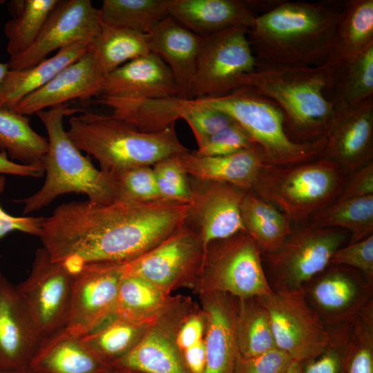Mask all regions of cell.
<instances>
[{
  "label": "cell",
  "instance_id": "cell-1",
  "mask_svg": "<svg viewBox=\"0 0 373 373\" xmlns=\"http://www.w3.org/2000/svg\"><path fill=\"white\" fill-rule=\"evenodd\" d=\"M189 209L164 200L71 201L44 218L39 238L51 260L75 274L86 264L135 260L182 227Z\"/></svg>",
  "mask_w": 373,
  "mask_h": 373
},
{
  "label": "cell",
  "instance_id": "cell-2",
  "mask_svg": "<svg viewBox=\"0 0 373 373\" xmlns=\"http://www.w3.org/2000/svg\"><path fill=\"white\" fill-rule=\"evenodd\" d=\"M343 1H280L259 14L248 37L257 63L318 66L331 59Z\"/></svg>",
  "mask_w": 373,
  "mask_h": 373
},
{
  "label": "cell",
  "instance_id": "cell-3",
  "mask_svg": "<svg viewBox=\"0 0 373 373\" xmlns=\"http://www.w3.org/2000/svg\"><path fill=\"white\" fill-rule=\"evenodd\" d=\"M329 72L327 64L287 66L257 63L253 71L238 79V84L280 108L286 132L294 142H312L326 137L334 113L325 95Z\"/></svg>",
  "mask_w": 373,
  "mask_h": 373
},
{
  "label": "cell",
  "instance_id": "cell-4",
  "mask_svg": "<svg viewBox=\"0 0 373 373\" xmlns=\"http://www.w3.org/2000/svg\"><path fill=\"white\" fill-rule=\"evenodd\" d=\"M74 144L109 172L153 166L189 152L180 141L173 123L157 132L141 131L113 116L82 110L68 120Z\"/></svg>",
  "mask_w": 373,
  "mask_h": 373
},
{
  "label": "cell",
  "instance_id": "cell-5",
  "mask_svg": "<svg viewBox=\"0 0 373 373\" xmlns=\"http://www.w3.org/2000/svg\"><path fill=\"white\" fill-rule=\"evenodd\" d=\"M81 111L64 104L36 113L48 134V148L43 162L46 178L41 188L32 195L15 200L24 204V214L38 211L57 197L71 193L85 194L93 202H113L106 174L94 166L90 156L82 153L64 129V117Z\"/></svg>",
  "mask_w": 373,
  "mask_h": 373
},
{
  "label": "cell",
  "instance_id": "cell-6",
  "mask_svg": "<svg viewBox=\"0 0 373 373\" xmlns=\"http://www.w3.org/2000/svg\"><path fill=\"white\" fill-rule=\"evenodd\" d=\"M348 174L325 157L289 166L265 163L251 191L290 222H304L336 200L350 178Z\"/></svg>",
  "mask_w": 373,
  "mask_h": 373
},
{
  "label": "cell",
  "instance_id": "cell-7",
  "mask_svg": "<svg viewBox=\"0 0 373 373\" xmlns=\"http://www.w3.org/2000/svg\"><path fill=\"white\" fill-rule=\"evenodd\" d=\"M200 104L220 111L245 130L262 150L265 164L289 166L321 157L326 137L298 143L287 135L285 116L272 101L247 87L218 97L191 98Z\"/></svg>",
  "mask_w": 373,
  "mask_h": 373
},
{
  "label": "cell",
  "instance_id": "cell-8",
  "mask_svg": "<svg viewBox=\"0 0 373 373\" xmlns=\"http://www.w3.org/2000/svg\"><path fill=\"white\" fill-rule=\"evenodd\" d=\"M197 278L202 294L222 293L247 299L273 291L261 252L246 231L209 244Z\"/></svg>",
  "mask_w": 373,
  "mask_h": 373
},
{
  "label": "cell",
  "instance_id": "cell-9",
  "mask_svg": "<svg viewBox=\"0 0 373 373\" xmlns=\"http://www.w3.org/2000/svg\"><path fill=\"white\" fill-rule=\"evenodd\" d=\"M348 240L349 232L340 228H318L307 224L292 229L277 250L262 254L271 289L289 292L302 289L328 266L334 253Z\"/></svg>",
  "mask_w": 373,
  "mask_h": 373
},
{
  "label": "cell",
  "instance_id": "cell-10",
  "mask_svg": "<svg viewBox=\"0 0 373 373\" xmlns=\"http://www.w3.org/2000/svg\"><path fill=\"white\" fill-rule=\"evenodd\" d=\"M248 31L236 26L202 37L190 98L222 96L240 88L238 79L257 65Z\"/></svg>",
  "mask_w": 373,
  "mask_h": 373
},
{
  "label": "cell",
  "instance_id": "cell-11",
  "mask_svg": "<svg viewBox=\"0 0 373 373\" xmlns=\"http://www.w3.org/2000/svg\"><path fill=\"white\" fill-rule=\"evenodd\" d=\"M268 313L276 347L294 361L319 354L329 341L327 327L307 303L302 289L256 298Z\"/></svg>",
  "mask_w": 373,
  "mask_h": 373
},
{
  "label": "cell",
  "instance_id": "cell-12",
  "mask_svg": "<svg viewBox=\"0 0 373 373\" xmlns=\"http://www.w3.org/2000/svg\"><path fill=\"white\" fill-rule=\"evenodd\" d=\"M327 327L351 323L373 301V278L354 268L329 263L302 287Z\"/></svg>",
  "mask_w": 373,
  "mask_h": 373
},
{
  "label": "cell",
  "instance_id": "cell-13",
  "mask_svg": "<svg viewBox=\"0 0 373 373\" xmlns=\"http://www.w3.org/2000/svg\"><path fill=\"white\" fill-rule=\"evenodd\" d=\"M73 283V274L62 264L45 248L37 249L28 277L17 287L43 338L65 327Z\"/></svg>",
  "mask_w": 373,
  "mask_h": 373
},
{
  "label": "cell",
  "instance_id": "cell-14",
  "mask_svg": "<svg viewBox=\"0 0 373 373\" xmlns=\"http://www.w3.org/2000/svg\"><path fill=\"white\" fill-rule=\"evenodd\" d=\"M204 248L185 222L154 248L125 264L124 276L141 278L165 294L197 278Z\"/></svg>",
  "mask_w": 373,
  "mask_h": 373
},
{
  "label": "cell",
  "instance_id": "cell-15",
  "mask_svg": "<svg viewBox=\"0 0 373 373\" xmlns=\"http://www.w3.org/2000/svg\"><path fill=\"white\" fill-rule=\"evenodd\" d=\"M101 25L99 9L90 0L59 1L33 44L24 52L10 57L9 69L31 68L54 50L73 44L89 46Z\"/></svg>",
  "mask_w": 373,
  "mask_h": 373
},
{
  "label": "cell",
  "instance_id": "cell-16",
  "mask_svg": "<svg viewBox=\"0 0 373 373\" xmlns=\"http://www.w3.org/2000/svg\"><path fill=\"white\" fill-rule=\"evenodd\" d=\"M125 264H86L73 274L70 307L65 325L83 336L115 315Z\"/></svg>",
  "mask_w": 373,
  "mask_h": 373
},
{
  "label": "cell",
  "instance_id": "cell-17",
  "mask_svg": "<svg viewBox=\"0 0 373 373\" xmlns=\"http://www.w3.org/2000/svg\"><path fill=\"white\" fill-rule=\"evenodd\" d=\"M189 181L192 200L185 223L200 238L204 249L213 241L246 231L240 204L247 191L222 182L191 177Z\"/></svg>",
  "mask_w": 373,
  "mask_h": 373
},
{
  "label": "cell",
  "instance_id": "cell-18",
  "mask_svg": "<svg viewBox=\"0 0 373 373\" xmlns=\"http://www.w3.org/2000/svg\"><path fill=\"white\" fill-rule=\"evenodd\" d=\"M42 339L17 286L0 273V372L30 370Z\"/></svg>",
  "mask_w": 373,
  "mask_h": 373
},
{
  "label": "cell",
  "instance_id": "cell-19",
  "mask_svg": "<svg viewBox=\"0 0 373 373\" xmlns=\"http://www.w3.org/2000/svg\"><path fill=\"white\" fill-rule=\"evenodd\" d=\"M321 157L354 173L373 158V96L351 108L334 109Z\"/></svg>",
  "mask_w": 373,
  "mask_h": 373
},
{
  "label": "cell",
  "instance_id": "cell-20",
  "mask_svg": "<svg viewBox=\"0 0 373 373\" xmlns=\"http://www.w3.org/2000/svg\"><path fill=\"white\" fill-rule=\"evenodd\" d=\"M169 66L153 52L126 62L106 75L99 97L149 99L178 96Z\"/></svg>",
  "mask_w": 373,
  "mask_h": 373
},
{
  "label": "cell",
  "instance_id": "cell-21",
  "mask_svg": "<svg viewBox=\"0 0 373 373\" xmlns=\"http://www.w3.org/2000/svg\"><path fill=\"white\" fill-rule=\"evenodd\" d=\"M103 78L88 48L78 59L65 67L43 87L21 99L12 109L27 115L64 104L71 99H88L99 94Z\"/></svg>",
  "mask_w": 373,
  "mask_h": 373
},
{
  "label": "cell",
  "instance_id": "cell-22",
  "mask_svg": "<svg viewBox=\"0 0 373 373\" xmlns=\"http://www.w3.org/2000/svg\"><path fill=\"white\" fill-rule=\"evenodd\" d=\"M148 35L151 52L161 58L173 73L179 89L178 97L190 98L202 37L170 15Z\"/></svg>",
  "mask_w": 373,
  "mask_h": 373
},
{
  "label": "cell",
  "instance_id": "cell-23",
  "mask_svg": "<svg viewBox=\"0 0 373 373\" xmlns=\"http://www.w3.org/2000/svg\"><path fill=\"white\" fill-rule=\"evenodd\" d=\"M203 295L206 319L204 373H231L238 357L235 329L238 302L227 294Z\"/></svg>",
  "mask_w": 373,
  "mask_h": 373
},
{
  "label": "cell",
  "instance_id": "cell-24",
  "mask_svg": "<svg viewBox=\"0 0 373 373\" xmlns=\"http://www.w3.org/2000/svg\"><path fill=\"white\" fill-rule=\"evenodd\" d=\"M169 15L204 37L236 26L250 28L258 15L249 1L169 0Z\"/></svg>",
  "mask_w": 373,
  "mask_h": 373
},
{
  "label": "cell",
  "instance_id": "cell-25",
  "mask_svg": "<svg viewBox=\"0 0 373 373\" xmlns=\"http://www.w3.org/2000/svg\"><path fill=\"white\" fill-rule=\"evenodd\" d=\"M178 158L189 177L225 182L245 191L251 190L265 163L262 150L258 144L225 155L199 156L188 152Z\"/></svg>",
  "mask_w": 373,
  "mask_h": 373
},
{
  "label": "cell",
  "instance_id": "cell-26",
  "mask_svg": "<svg viewBox=\"0 0 373 373\" xmlns=\"http://www.w3.org/2000/svg\"><path fill=\"white\" fill-rule=\"evenodd\" d=\"M110 367L86 347L82 336L63 327L43 338L29 370L31 373H105Z\"/></svg>",
  "mask_w": 373,
  "mask_h": 373
},
{
  "label": "cell",
  "instance_id": "cell-27",
  "mask_svg": "<svg viewBox=\"0 0 373 373\" xmlns=\"http://www.w3.org/2000/svg\"><path fill=\"white\" fill-rule=\"evenodd\" d=\"M327 64L325 95L334 109L354 107L373 96V45L347 61Z\"/></svg>",
  "mask_w": 373,
  "mask_h": 373
},
{
  "label": "cell",
  "instance_id": "cell-28",
  "mask_svg": "<svg viewBox=\"0 0 373 373\" xmlns=\"http://www.w3.org/2000/svg\"><path fill=\"white\" fill-rule=\"evenodd\" d=\"M88 45L73 44L61 48L50 58L21 70H8L0 88V108L12 109L21 99L41 88L65 67L78 59Z\"/></svg>",
  "mask_w": 373,
  "mask_h": 373
},
{
  "label": "cell",
  "instance_id": "cell-29",
  "mask_svg": "<svg viewBox=\"0 0 373 373\" xmlns=\"http://www.w3.org/2000/svg\"><path fill=\"white\" fill-rule=\"evenodd\" d=\"M373 45V0L343 1L334 53L327 64L347 61Z\"/></svg>",
  "mask_w": 373,
  "mask_h": 373
},
{
  "label": "cell",
  "instance_id": "cell-30",
  "mask_svg": "<svg viewBox=\"0 0 373 373\" xmlns=\"http://www.w3.org/2000/svg\"><path fill=\"white\" fill-rule=\"evenodd\" d=\"M175 345L166 332L155 323L137 344L112 365L140 373H186Z\"/></svg>",
  "mask_w": 373,
  "mask_h": 373
},
{
  "label": "cell",
  "instance_id": "cell-31",
  "mask_svg": "<svg viewBox=\"0 0 373 373\" xmlns=\"http://www.w3.org/2000/svg\"><path fill=\"white\" fill-rule=\"evenodd\" d=\"M88 48L104 77L126 62L151 52L149 35L103 23Z\"/></svg>",
  "mask_w": 373,
  "mask_h": 373
},
{
  "label": "cell",
  "instance_id": "cell-32",
  "mask_svg": "<svg viewBox=\"0 0 373 373\" xmlns=\"http://www.w3.org/2000/svg\"><path fill=\"white\" fill-rule=\"evenodd\" d=\"M246 232L256 242L261 254L277 250L292 231L291 222L276 207L247 191L240 204Z\"/></svg>",
  "mask_w": 373,
  "mask_h": 373
},
{
  "label": "cell",
  "instance_id": "cell-33",
  "mask_svg": "<svg viewBox=\"0 0 373 373\" xmlns=\"http://www.w3.org/2000/svg\"><path fill=\"white\" fill-rule=\"evenodd\" d=\"M48 148V140L33 130L26 115L0 108V152L22 164L44 165Z\"/></svg>",
  "mask_w": 373,
  "mask_h": 373
},
{
  "label": "cell",
  "instance_id": "cell-34",
  "mask_svg": "<svg viewBox=\"0 0 373 373\" xmlns=\"http://www.w3.org/2000/svg\"><path fill=\"white\" fill-rule=\"evenodd\" d=\"M154 323H134L113 316L82 339L98 359L111 366L126 355Z\"/></svg>",
  "mask_w": 373,
  "mask_h": 373
},
{
  "label": "cell",
  "instance_id": "cell-35",
  "mask_svg": "<svg viewBox=\"0 0 373 373\" xmlns=\"http://www.w3.org/2000/svg\"><path fill=\"white\" fill-rule=\"evenodd\" d=\"M59 0H17L9 3L13 18L4 26L10 57L26 51L35 42Z\"/></svg>",
  "mask_w": 373,
  "mask_h": 373
},
{
  "label": "cell",
  "instance_id": "cell-36",
  "mask_svg": "<svg viewBox=\"0 0 373 373\" xmlns=\"http://www.w3.org/2000/svg\"><path fill=\"white\" fill-rule=\"evenodd\" d=\"M309 219L308 224L314 227L348 231V243L359 241L373 234V195L336 200Z\"/></svg>",
  "mask_w": 373,
  "mask_h": 373
},
{
  "label": "cell",
  "instance_id": "cell-37",
  "mask_svg": "<svg viewBox=\"0 0 373 373\" xmlns=\"http://www.w3.org/2000/svg\"><path fill=\"white\" fill-rule=\"evenodd\" d=\"M235 329L238 354L242 358L276 347L267 311L256 298L238 299Z\"/></svg>",
  "mask_w": 373,
  "mask_h": 373
},
{
  "label": "cell",
  "instance_id": "cell-38",
  "mask_svg": "<svg viewBox=\"0 0 373 373\" xmlns=\"http://www.w3.org/2000/svg\"><path fill=\"white\" fill-rule=\"evenodd\" d=\"M166 296L149 282L124 276L119 287L115 316L140 323H154L164 309Z\"/></svg>",
  "mask_w": 373,
  "mask_h": 373
},
{
  "label": "cell",
  "instance_id": "cell-39",
  "mask_svg": "<svg viewBox=\"0 0 373 373\" xmlns=\"http://www.w3.org/2000/svg\"><path fill=\"white\" fill-rule=\"evenodd\" d=\"M98 9L102 23L148 35L169 16V0H104Z\"/></svg>",
  "mask_w": 373,
  "mask_h": 373
},
{
  "label": "cell",
  "instance_id": "cell-40",
  "mask_svg": "<svg viewBox=\"0 0 373 373\" xmlns=\"http://www.w3.org/2000/svg\"><path fill=\"white\" fill-rule=\"evenodd\" d=\"M105 173L111 191L113 202H148L162 200L157 191L152 166H140Z\"/></svg>",
  "mask_w": 373,
  "mask_h": 373
},
{
  "label": "cell",
  "instance_id": "cell-41",
  "mask_svg": "<svg viewBox=\"0 0 373 373\" xmlns=\"http://www.w3.org/2000/svg\"><path fill=\"white\" fill-rule=\"evenodd\" d=\"M329 341L315 357L302 362L301 373H343L350 338L352 323L327 327Z\"/></svg>",
  "mask_w": 373,
  "mask_h": 373
},
{
  "label": "cell",
  "instance_id": "cell-42",
  "mask_svg": "<svg viewBox=\"0 0 373 373\" xmlns=\"http://www.w3.org/2000/svg\"><path fill=\"white\" fill-rule=\"evenodd\" d=\"M178 157L166 158L153 165L155 183L162 200L190 204L192 192L189 176Z\"/></svg>",
  "mask_w": 373,
  "mask_h": 373
},
{
  "label": "cell",
  "instance_id": "cell-43",
  "mask_svg": "<svg viewBox=\"0 0 373 373\" xmlns=\"http://www.w3.org/2000/svg\"><path fill=\"white\" fill-rule=\"evenodd\" d=\"M256 144L237 122L225 126L198 145L193 153L199 156H220L231 154Z\"/></svg>",
  "mask_w": 373,
  "mask_h": 373
},
{
  "label": "cell",
  "instance_id": "cell-44",
  "mask_svg": "<svg viewBox=\"0 0 373 373\" xmlns=\"http://www.w3.org/2000/svg\"><path fill=\"white\" fill-rule=\"evenodd\" d=\"M345 370L347 373H373V327L354 326L349 341Z\"/></svg>",
  "mask_w": 373,
  "mask_h": 373
},
{
  "label": "cell",
  "instance_id": "cell-45",
  "mask_svg": "<svg viewBox=\"0 0 373 373\" xmlns=\"http://www.w3.org/2000/svg\"><path fill=\"white\" fill-rule=\"evenodd\" d=\"M330 263L354 268L373 278V234L337 249Z\"/></svg>",
  "mask_w": 373,
  "mask_h": 373
},
{
  "label": "cell",
  "instance_id": "cell-46",
  "mask_svg": "<svg viewBox=\"0 0 373 373\" xmlns=\"http://www.w3.org/2000/svg\"><path fill=\"white\" fill-rule=\"evenodd\" d=\"M240 373H285L294 361L277 347L258 356L242 358L238 354Z\"/></svg>",
  "mask_w": 373,
  "mask_h": 373
},
{
  "label": "cell",
  "instance_id": "cell-47",
  "mask_svg": "<svg viewBox=\"0 0 373 373\" xmlns=\"http://www.w3.org/2000/svg\"><path fill=\"white\" fill-rule=\"evenodd\" d=\"M6 184L4 175H0V195ZM44 217L13 216L6 212L0 204V239L12 231H21L39 236Z\"/></svg>",
  "mask_w": 373,
  "mask_h": 373
},
{
  "label": "cell",
  "instance_id": "cell-48",
  "mask_svg": "<svg viewBox=\"0 0 373 373\" xmlns=\"http://www.w3.org/2000/svg\"><path fill=\"white\" fill-rule=\"evenodd\" d=\"M336 198L338 200L373 195V162L354 173Z\"/></svg>",
  "mask_w": 373,
  "mask_h": 373
},
{
  "label": "cell",
  "instance_id": "cell-49",
  "mask_svg": "<svg viewBox=\"0 0 373 373\" xmlns=\"http://www.w3.org/2000/svg\"><path fill=\"white\" fill-rule=\"evenodd\" d=\"M199 315L190 316L182 324L175 339L178 347L183 351L202 341L206 322Z\"/></svg>",
  "mask_w": 373,
  "mask_h": 373
},
{
  "label": "cell",
  "instance_id": "cell-50",
  "mask_svg": "<svg viewBox=\"0 0 373 373\" xmlns=\"http://www.w3.org/2000/svg\"><path fill=\"white\" fill-rule=\"evenodd\" d=\"M44 173V165L17 163L11 160L6 152H0V175L39 178Z\"/></svg>",
  "mask_w": 373,
  "mask_h": 373
},
{
  "label": "cell",
  "instance_id": "cell-51",
  "mask_svg": "<svg viewBox=\"0 0 373 373\" xmlns=\"http://www.w3.org/2000/svg\"><path fill=\"white\" fill-rule=\"evenodd\" d=\"M188 367L193 373H204L206 352L204 339L184 350Z\"/></svg>",
  "mask_w": 373,
  "mask_h": 373
},
{
  "label": "cell",
  "instance_id": "cell-52",
  "mask_svg": "<svg viewBox=\"0 0 373 373\" xmlns=\"http://www.w3.org/2000/svg\"><path fill=\"white\" fill-rule=\"evenodd\" d=\"M105 373H140L118 365H111Z\"/></svg>",
  "mask_w": 373,
  "mask_h": 373
},
{
  "label": "cell",
  "instance_id": "cell-53",
  "mask_svg": "<svg viewBox=\"0 0 373 373\" xmlns=\"http://www.w3.org/2000/svg\"><path fill=\"white\" fill-rule=\"evenodd\" d=\"M302 363L293 361L285 373H301Z\"/></svg>",
  "mask_w": 373,
  "mask_h": 373
},
{
  "label": "cell",
  "instance_id": "cell-54",
  "mask_svg": "<svg viewBox=\"0 0 373 373\" xmlns=\"http://www.w3.org/2000/svg\"><path fill=\"white\" fill-rule=\"evenodd\" d=\"M8 70L9 67L8 63L0 62V88L3 83Z\"/></svg>",
  "mask_w": 373,
  "mask_h": 373
},
{
  "label": "cell",
  "instance_id": "cell-55",
  "mask_svg": "<svg viewBox=\"0 0 373 373\" xmlns=\"http://www.w3.org/2000/svg\"><path fill=\"white\" fill-rule=\"evenodd\" d=\"M0 373H31L30 370L23 371H11V372H0Z\"/></svg>",
  "mask_w": 373,
  "mask_h": 373
},
{
  "label": "cell",
  "instance_id": "cell-56",
  "mask_svg": "<svg viewBox=\"0 0 373 373\" xmlns=\"http://www.w3.org/2000/svg\"><path fill=\"white\" fill-rule=\"evenodd\" d=\"M6 3V1L4 0H0V6L2 4H4Z\"/></svg>",
  "mask_w": 373,
  "mask_h": 373
}]
</instances>
